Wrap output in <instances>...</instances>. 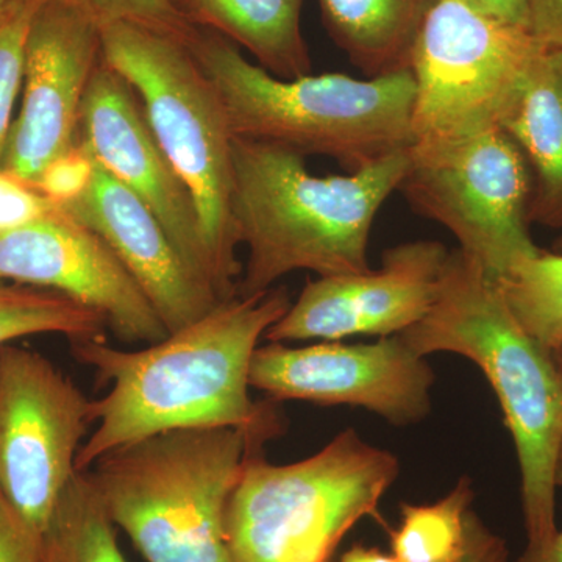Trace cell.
Masks as SVG:
<instances>
[{
  "mask_svg": "<svg viewBox=\"0 0 562 562\" xmlns=\"http://www.w3.org/2000/svg\"><path fill=\"white\" fill-rule=\"evenodd\" d=\"M286 288L222 302L194 324L139 350L103 338L70 341L109 394L95 401V428L81 446L77 471L150 436L198 428H235L265 443L279 431L272 403L250 398L251 357L266 331L290 310Z\"/></svg>",
  "mask_w": 562,
  "mask_h": 562,
  "instance_id": "6da1fadb",
  "label": "cell"
},
{
  "mask_svg": "<svg viewBox=\"0 0 562 562\" xmlns=\"http://www.w3.org/2000/svg\"><path fill=\"white\" fill-rule=\"evenodd\" d=\"M398 336L420 357L446 351L482 369L519 460L528 539L519 560L542 562L558 532L562 371L553 355L520 327L497 280L460 249L450 250L430 312Z\"/></svg>",
  "mask_w": 562,
  "mask_h": 562,
  "instance_id": "7a4b0ae2",
  "label": "cell"
},
{
  "mask_svg": "<svg viewBox=\"0 0 562 562\" xmlns=\"http://www.w3.org/2000/svg\"><path fill=\"white\" fill-rule=\"evenodd\" d=\"M301 154L233 138L232 211L247 247L238 297L260 294L294 271L368 272L373 221L398 191L409 149L347 176L316 177Z\"/></svg>",
  "mask_w": 562,
  "mask_h": 562,
  "instance_id": "3957f363",
  "label": "cell"
},
{
  "mask_svg": "<svg viewBox=\"0 0 562 562\" xmlns=\"http://www.w3.org/2000/svg\"><path fill=\"white\" fill-rule=\"evenodd\" d=\"M187 47L220 95L233 138L324 155L347 172L413 146L409 69L364 80L341 72L284 80L220 33L198 27Z\"/></svg>",
  "mask_w": 562,
  "mask_h": 562,
  "instance_id": "277c9868",
  "label": "cell"
},
{
  "mask_svg": "<svg viewBox=\"0 0 562 562\" xmlns=\"http://www.w3.org/2000/svg\"><path fill=\"white\" fill-rule=\"evenodd\" d=\"M235 428L150 436L87 471L110 519L147 562H233L225 509L250 450Z\"/></svg>",
  "mask_w": 562,
  "mask_h": 562,
  "instance_id": "5b68a950",
  "label": "cell"
},
{
  "mask_svg": "<svg viewBox=\"0 0 562 562\" xmlns=\"http://www.w3.org/2000/svg\"><path fill=\"white\" fill-rule=\"evenodd\" d=\"M401 472L397 457L353 428L321 452L271 464L250 450L225 509L233 562H328L344 536L376 516Z\"/></svg>",
  "mask_w": 562,
  "mask_h": 562,
  "instance_id": "8992f818",
  "label": "cell"
},
{
  "mask_svg": "<svg viewBox=\"0 0 562 562\" xmlns=\"http://www.w3.org/2000/svg\"><path fill=\"white\" fill-rule=\"evenodd\" d=\"M102 55L138 94L155 138L190 188L222 301L238 297L233 135L216 90L187 44L138 25H102Z\"/></svg>",
  "mask_w": 562,
  "mask_h": 562,
  "instance_id": "52a82bcc",
  "label": "cell"
},
{
  "mask_svg": "<svg viewBox=\"0 0 562 562\" xmlns=\"http://www.w3.org/2000/svg\"><path fill=\"white\" fill-rule=\"evenodd\" d=\"M546 49L525 29L461 0H441L425 21L409 61L416 83L413 146L502 127Z\"/></svg>",
  "mask_w": 562,
  "mask_h": 562,
  "instance_id": "ba28073f",
  "label": "cell"
},
{
  "mask_svg": "<svg viewBox=\"0 0 562 562\" xmlns=\"http://www.w3.org/2000/svg\"><path fill=\"white\" fill-rule=\"evenodd\" d=\"M398 191L416 213L452 232L458 249L494 280L541 251L530 233V166L502 127L409 147Z\"/></svg>",
  "mask_w": 562,
  "mask_h": 562,
  "instance_id": "9c48e42d",
  "label": "cell"
},
{
  "mask_svg": "<svg viewBox=\"0 0 562 562\" xmlns=\"http://www.w3.org/2000/svg\"><path fill=\"white\" fill-rule=\"evenodd\" d=\"M91 401L40 351L0 346V491L40 531L77 472Z\"/></svg>",
  "mask_w": 562,
  "mask_h": 562,
  "instance_id": "30bf717a",
  "label": "cell"
},
{
  "mask_svg": "<svg viewBox=\"0 0 562 562\" xmlns=\"http://www.w3.org/2000/svg\"><path fill=\"white\" fill-rule=\"evenodd\" d=\"M249 382L276 402L358 406L406 427L430 414L435 372L394 335L372 344L271 342L255 350Z\"/></svg>",
  "mask_w": 562,
  "mask_h": 562,
  "instance_id": "8fae6325",
  "label": "cell"
},
{
  "mask_svg": "<svg viewBox=\"0 0 562 562\" xmlns=\"http://www.w3.org/2000/svg\"><path fill=\"white\" fill-rule=\"evenodd\" d=\"M102 60L101 27L65 0H43L25 40L22 103L0 169L35 184L80 139L81 105Z\"/></svg>",
  "mask_w": 562,
  "mask_h": 562,
  "instance_id": "7c38bea8",
  "label": "cell"
},
{
  "mask_svg": "<svg viewBox=\"0 0 562 562\" xmlns=\"http://www.w3.org/2000/svg\"><path fill=\"white\" fill-rule=\"evenodd\" d=\"M0 280L60 292L90 306L125 344L149 346L169 335L109 244L61 206L0 233Z\"/></svg>",
  "mask_w": 562,
  "mask_h": 562,
  "instance_id": "4fadbf2b",
  "label": "cell"
},
{
  "mask_svg": "<svg viewBox=\"0 0 562 562\" xmlns=\"http://www.w3.org/2000/svg\"><path fill=\"white\" fill-rule=\"evenodd\" d=\"M449 254L438 241L405 243L384 250L376 271L308 281L265 338L341 341L358 335H401L430 312Z\"/></svg>",
  "mask_w": 562,
  "mask_h": 562,
  "instance_id": "5bb4252c",
  "label": "cell"
},
{
  "mask_svg": "<svg viewBox=\"0 0 562 562\" xmlns=\"http://www.w3.org/2000/svg\"><path fill=\"white\" fill-rule=\"evenodd\" d=\"M80 138L114 179L146 203L181 257L214 288L213 269L190 188L155 138L138 94L121 74L106 65L103 55L81 105Z\"/></svg>",
  "mask_w": 562,
  "mask_h": 562,
  "instance_id": "9a60e30c",
  "label": "cell"
},
{
  "mask_svg": "<svg viewBox=\"0 0 562 562\" xmlns=\"http://www.w3.org/2000/svg\"><path fill=\"white\" fill-rule=\"evenodd\" d=\"M61 209L109 244L169 333L194 324L224 302L210 281L181 257L146 203L101 162H95L88 191Z\"/></svg>",
  "mask_w": 562,
  "mask_h": 562,
  "instance_id": "2e32d148",
  "label": "cell"
},
{
  "mask_svg": "<svg viewBox=\"0 0 562 562\" xmlns=\"http://www.w3.org/2000/svg\"><path fill=\"white\" fill-rule=\"evenodd\" d=\"M502 128L530 166L531 224L562 235V49L539 55Z\"/></svg>",
  "mask_w": 562,
  "mask_h": 562,
  "instance_id": "e0dca14e",
  "label": "cell"
},
{
  "mask_svg": "<svg viewBox=\"0 0 562 562\" xmlns=\"http://www.w3.org/2000/svg\"><path fill=\"white\" fill-rule=\"evenodd\" d=\"M195 27L220 33L254 55L258 66L279 79L312 74L303 38V0H171Z\"/></svg>",
  "mask_w": 562,
  "mask_h": 562,
  "instance_id": "ac0fdd59",
  "label": "cell"
},
{
  "mask_svg": "<svg viewBox=\"0 0 562 562\" xmlns=\"http://www.w3.org/2000/svg\"><path fill=\"white\" fill-rule=\"evenodd\" d=\"M339 49L368 77L409 69L414 44L441 0H317Z\"/></svg>",
  "mask_w": 562,
  "mask_h": 562,
  "instance_id": "d6986e66",
  "label": "cell"
},
{
  "mask_svg": "<svg viewBox=\"0 0 562 562\" xmlns=\"http://www.w3.org/2000/svg\"><path fill=\"white\" fill-rule=\"evenodd\" d=\"M41 562H127L87 472H77L58 498L43 530Z\"/></svg>",
  "mask_w": 562,
  "mask_h": 562,
  "instance_id": "ffe728a7",
  "label": "cell"
},
{
  "mask_svg": "<svg viewBox=\"0 0 562 562\" xmlns=\"http://www.w3.org/2000/svg\"><path fill=\"white\" fill-rule=\"evenodd\" d=\"M472 483L462 476L452 492L430 505L403 503L402 522L391 532L398 562H460L468 550Z\"/></svg>",
  "mask_w": 562,
  "mask_h": 562,
  "instance_id": "44dd1931",
  "label": "cell"
},
{
  "mask_svg": "<svg viewBox=\"0 0 562 562\" xmlns=\"http://www.w3.org/2000/svg\"><path fill=\"white\" fill-rule=\"evenodd\" d=\"M105 317L60 292L0 280V346L57 333L69 341L105 338Z\"/></svg>",
  "mask_w": 562,
  "mask_h": 562,
  "instance_id": "7402d4cb",
  "label": "cell"
},
{
  "mask_svg": "<svg viewBox=\"0 0 562 562\" xmlns=\"http://www.w3.org/2000/svg\"><path fill=\"white\" fill-rule=\"evenodd\" d=\"M513 316L543 349L562 346V254L539 251L497 280Z\"/></svg>",
  "mask_w": 562,
  "mask_h": 562,
  "instance_id": "603a6c76",
  "label": "cell"
},
{
  "mask_svg": "<svg viewBox=\"0 0 562 562\" xmlns=\"http://www.w3.org/2000/svg\"><path fill=\"white\" fill-rule=\"evenodd\" d=\"M41 2L43 0H16L0 20V162L13 124L14 103L22 88L25 40Z\"/></svg>",
  "mask_w": 562,
  "mask_h": 562,
  "instance_id": "cb8c5ba5",
  "label": "cell"
},
{
  "mask_svg": "<svg viewBox=\"0 0 562 562\" xmlns=\"http://www.w3.org/2000/svg\"><path fill=\"white\" fill-rule=\"evenodd\" d=\"M83 11L99 27L114 22L138 25L187 44L194 35L192 25L171 0H65Z\"/></svg>",
  "mask_w": 562,
  "mask_h": 562,
  "instance_id": "d4e9b609",
  "label": "cell"
},
{
  "mask_svg": "<svg viewBox=\"0 0 562 562\" xmlns=\"http://www.w3.org/2000/svg\"><path fill=\"white\" fill-rule=\"evenodd\" d=\"M95 162L90 146L80 138L46 166L33 187L54 205H69L90 188Z\"/></svg>",
  "mask_w": 562,
  "mask_h": 562,
  "instance_id": "484cf974",
  "label": "cell"
},
{
  "mask_svg": "<svg viewBox=\"0 0 562 562\" xmlns=\"http://www.w3.org/2000/svg\"><path fill=\"white\" fill-rule=\"evenodd\" d=\"M55 206L32 183L0 169V233L32 224Z\"/></svg>",
  "mask_w": 562,
  "mask_h": 562,
  "instance_id": "4316f807",
  "label": "cell"
},
{
  "mask_svg": "<svg viewBox=\"0 0 562 562\" xmlns=\"http://www.w3.org/2000/svg\"><path fill=\"white\" fill-rule=\"evenodd\" d=\"M43 531L29 522L0 491V562H41Z\"/></svg>",
  "mask_w": 562,
  "mask_h": 562,
  "instance_id": "83f0119b",
  "label": "cell"
},
{
  "mask_svg": "<svg viewBox=\"0 0 562 562\" xmlns=\"http://www.w3.org/2000/svg\"><path fill=\"white\" fill-rule=\"evenodd\" d=\"M530 32L547 49H562V0H528Z\"/></svg>",
  "mask_w": 562,
  "mask_h": 562,
  "instance_id": "f1b7e54d",
  "label": "cell"
},
{
  "mask_svg": "<svg viewBox=\"0 0 562 562\" xmlns=\"http://www.w3.org/2000/svg\"><path fill=\"white\" fill-rule=\"evenodd\" d=\"M460 562H508L505 541L487 530L473 512L469 516L468 550Z\"/></svg>",
  "mask_w": 562,
  "mask_h": 562,
  "instance_id": "f546056e",
  "label": "cell"
},
{
  "mask_svg": "<svg viewBox=\"0 0 562 562\" xmlns=\"http://www.w3.org/2000/svg\"><path fill=\"white\" fill-rule=\"evenodd\" d=\"M461 2L468 3L473 10L480 11L486 16L530 32V3L528 0H461Z\"/></svg>",
  "mask_w": 562,
  "mask_h": 562,
  "instance_id": "4dcf8cb0",
  "label": "cell"
},
{
  "mask_svg": "<svg viewBox=\"0 0 562 562\" xmlns=\"http://www.w3.org/2000/svg\"><path fill=\"white\" fill-rule=\"evenodd\" d=\"M339 562H398L394 554L383 553L379 549H368V547L355 546L349 552L344 554Z\"/></svg>",
  "mask_w": 562,
  "mask_h": 562,
  "instance_id": "1f68e13d",
  "label": "cell"
},
{
  "mask_svg": "<svg viewBox=\"0 0 562 562\" xmlns=\"http://www.w3.org/2000/svg\"><path fill=\"white\" fill-rule=\"evenodd\" d=\"M542 562H562V531L558 530Z\"/></svg>",
  "mask_w": 562,
  "mask_h": 562,
  "instance_id": "d6a6232c",
  "label": "cell"
},
{
  "mask_svg": "<svg viewBox=\"0 0 562 562\" xmlns=\"http://www.w3.org/2000/svg\"><path fill=\"white\" fill-rule=\"evenodd\" d=\"M14 2H16V0H0V20L5 16L7 11L11 9Z\"/></svg>",
  "mask_w": 562,
  "mask_h": 562,
  "instance_id": "836d02e7",
  "label": "cell"
},
{
  "mask_svg": "<svg viewBox=\"0 0 562 562\" xmlns=\"http://www.w3.org/2000/svg\"><path fill=\"white\" fill-rule=\"evenodd\" d=\"M558 486H562V442H561V449H560V458H558Z\"/></svg>",
  "mask_w": 562,
  "mask_h": 562,
  "instance_id": "e575fe53",
  "label": "cell"
},
{
  "mask_svg": "<svg viewBox=\"0 0 562 562\" xmlns=\"http://www.w3.org/2000/svg\"><path fill=\"white\" fill-rule=\"evenodd\" d=\"M552 355L554 361H557L558 368H560L562 371V346L560 347V349L554 350Z\"/></svg>",
  "mask_w": 562,
  "mask_h": 562,
  "instance_id": "d590c367",
  "label": "cell"
},
{
  "mask_svg": "<svg viewBox=\"0 0 562 562\" xmlns=\"http://www.w3.org/2000/svg\"><path fill=\"white\" fill-rule=\"evenodd\" d=\"M553 251H558V254H562V235H560V238L557 239V243H554Z\"/></svg>",
  "mask_w": 562,
  "mask_h": 562,
  "instance_id": "8d00e7d4",
  "label": "cell"
},
{
  "mask_svg": "<svg viewBox=\"0 0 562 562\" xmlns=\"http://www.w3.org/2000/svg\"><path fill=\"white\" fill-rule=\"evenodd\" d=\"M517 562H519V561H517Z\"/></svg>",
  "mask_w": 562,
  "mask_h": 562,
  "instance_id": "74e56055",
  "label": "cell"
}]
</instances>
